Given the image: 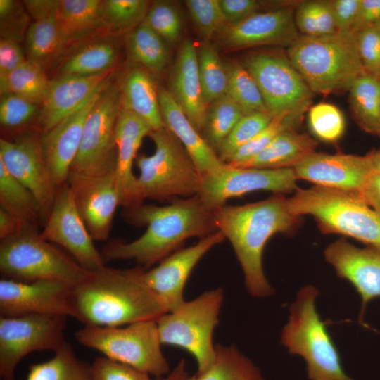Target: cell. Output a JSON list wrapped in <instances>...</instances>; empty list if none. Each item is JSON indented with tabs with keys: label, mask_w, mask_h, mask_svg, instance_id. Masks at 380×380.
<instances>
[{
	"label": "cell",
	"mask_w": 380,
	"mask_h": 380,
	"mask_svg": "<svg viewBox=\"0 0 380 380\" xmlns=\"http://www.w3.org/2000/svg\"><path fill=\"white\" fill-rule=\"evenodd\" d=\"M141 24L150 27L168 43H176L181 38L182 23L180 15L168 1L152 3Z\"/></svg>",
	"instance_id": "46"
},
{
	"label": "cell",
	"mask_w": 380,
	"mask_h": 380,
	"mask_svg": "<svg viewBox=\"0 0 380 380\" xmlns=\"http://www.w3.org/2000/svg\"><path fill=\"white\" fill-rule=\"evenodd\" d=\"M185 4L203 42H209L227 25L219 0H186Z\"/></svg>",
	"instance_id": "47"
},
{
	"label": "cell",
	"mask_w": 380,
	"mask_h": 380,
	"mask_svg": "<svg viewBox=\"0 0 380 380\" xmlns=\"http://www.w3.org/2000/svg\"><path fill=\"white\" fill-rule=\"evenodd\" d=\"M359 56L366 72L376 75L380 67V28L376 25L355 33Z\"/></svg>",
	"instance_id": "51"
},
{
	"label": "cell",
	"mask_w": 380,
	"mask_h": 380,
	"mask_svg": "<svg viewBox=\"0 0 380 380\" xmlns=\"http://www.w3.org/2000/svg\"><path fill=\"white\" fill-rule=\"evenodd\" d=\"M227 67V95L241 107L245 115L253 112L268 113L258 85L246 66L234 62Z\"/></svg>",
	"instance_id": "42"
},
{
	"label": "cell",
	"mask_w": 380,
	"mask_h": 380,
	"mask_svg": "<svg viewBox=\"0 0 380 380\" xmlns=\"http://www.w3.org/2000/svg\"><path fill=\"white\" fill-rule=\"evenodd\" d=\"M298 179L315 186L357 193L374 171L371 156L314 152L294 167Z\"/></svg>",
	"instance_id": "23"
},
{
	"label": "cell",
	"mask_w": 380,
	"mask_h": 380,
	"mask_svg": "<svg viewBox=\"0 0 380 380\" xmlns=\"http://www.w3.org/2000/svg\"><path fill=\"white\" fill-rule=\"evenodd\" d=\"M380 21V0H360L352 32L374 26Z\"/></svg>",
	"instance_id": "56"
},
{
	"label": "cell",
	"mask_w": 380,
	"mask_h": 380,
	"mask_svg": "<svg viewBox=\"0 0 380 380\" xmlns=\"http://www.w3.org/2000/svg\"><path fill=\"white\" fill-rule=\"evenodd\" d=\"M150 5L146 0H104L99 14L106 30L122 32L141 25Z\"/></svg>",
	"instance_id": "41"
},
{
	"label": "cell",
	"mask_w": 380,
	"mask_h": 380,
	"mask_svg": "<svg viewBox=\"0 0 380 380\" xmlns=\"http://www.w3.org/2000/svg\"><path fill=\"white\" fill-rule=\"evenodd\" d=\"M72 285L58 280L21 281L0 280V315L18 317L27 315L71 316Z\"/></svg>",
	"instance_id": "17"
},
{
	"label": "cell",
	"mask_w": 380,
	"mask_h": 380,
	"mask_svg": "<svg viewBox=\"0 0 380 380\" xmlns=\"http://www.w3.org/2000/svg\"><path fill=\"white\" fill-rule=\"evenodd\" d=\"M219 230L200 239L194 245L173 252L154 268L146 270L144 279L166 306L168 312L184 301V290L194 267L214 246L225 240Z\"/></svg>",
	"instance_id": "20"
},
{
	"label": "cell",
	"mask_w": 380,
	"mask_h": 380,
	"mask_svg": "<svg viewBox=\"0 0 380 380\" xmlns=\"http://www.w3.org/2000/svg\"><path fill=\"white\" fill-rule=\"evenodd\" d=\"M108 81L74 113L47 132L39 133L43 156L57 191L67 182L80 148L87 117Z\"/></svg>",
	"instance_id": "22"
},
{
	"label": "cell",
	"mask_w": 380,
	"mask_h": 380,
	"mask_svg": "<svg viewBox=\"0 0 380 380\" xmlns=\"http://www.w3.org/2000/svg\"><path fill=\"white\" fill-rule=\"evenodd\" d=\"M25 380H92L90 365L80 360L65 342L50 360L32 364Z\"/></svg>",
	"instance_id": "33"
},
{
	"label": "cell",
	"mask_w": 380,
	"mask_h": 380,
	"mask_svg": "<svg viewBox=\"0 0 380 380\" xmlns=\"http://www.w3.org/2000/svg\"><path fill=\"white\" fill-rule=\"evenodd\" d=\"M300 122V120L287 115L274 117L262 131L239 148L225 164L235 167L251 160L265 148L278 134L287 130H296Z\"/></svg>",
	"instance_id": "43"
},
{
	"label": "cell",
	"mask_w": 380,
	"mask_h": 380,
	"mask_svg": "<svg viewBox=\"0 0 380 380\" xmlns=\"http://www.w3.org/2000/svg\"><path fill=\"white\" fill-rule=\"evenodd\" d=\"M375 25L380 28V21H379Z\"/></svg>",
	"instance_id": "64"
},
{
	"label": "cell",
	"mask_w": 380,
	"mask_h": 380,
	"mask_svg": "<svg viewBox=\"0 0 380 380\" xmlns=\"http://www.w3.org/2000/svg\"><path fill=\"white\" fill-rule=\"evenodd\" d=\"M357 194L366 204L380 212V172L372 171Z\"/></svg>",
	"instance_id": "57"
},
{
	"label": "cell",
	"mask_w": 380,
	"mask_h": 380,
	"mask_svg": "<svg viewBox=\"0 0 380 380\" xmlns=\"http://www.w3.org/2000/svg\"><path fill=\"white\" fill-rule=\"evenodd\" d=\"M213 212L217 229L229 240L234 251L248 293L254 298L272 295L274 289L263 269L264 248L276 234L292 233L301 217L290 210L284 194L243 205L225 204Z\"/></svg>",
	"instance_id": "3"
},
{
	"label": "cell",
	"mask_w": 380,
	"mask_h": 380,
	"mask_svg": "<svg viewBox=\"0 0 380 380\" xmlns=\"http://www.w3.org/2000/svg\"><path fill=\"white\" fill-rule=\"evenodd\" d=\"M122 217L132 225L146 226V232L132 241H110L101 255L105 262L134 260L146 269L179 249L186 239H202L217 230L213 210L198 195L178 198L163 206L143 203L124 208Z\"/></svg>",
	"instance_id": "1"
},
{
	"label": "cell",
	"mask_w": 380,
	"mask_h": 380,
	"mask_svg": "<svg viewBox=\"0 0 380 380\" xmlns=\"http://www.w3.org/2000/svg\"><path fill=\"white\" fill-rule=\"evenodd\" d=\"M273 118L267 112H253L244 115L234 126L217 152L220 161L226 163L239 148L262 131Z\"/></svg>",
	"instance_id": "44"
},
{
	"label": "cell",
	"mask_w": 380,
	"mask_h": 380,
	"mask_svg": "<svg viewBox=\"0 0 380 380\" xmlns=\"http://www.w3.org/2000/svg\"><path fill=\"white\" fill-rule=\"evenodd\" d=\"M224 299L222 288L206 291L156 320L162 345L177 346L190 353L196 361L197 372L206 369L215 360L213 332Z\"/></svg>",
	"instance_id": "8"
},
{
	"label": "cell",
	"mask_w": 380,
	"mask_h": 380,
	"mask_svg": "<svg viewBox=\"0 0 380 380\" xmlns=\"http://www.w3.org/2000/svg\"><path fill=\"white\" fill-rule=\"evenodd\" d=\"M170 93L189 121L201 133L208 108L198 73L196 47L186 39L177 53L170 80Z\"/></svg>",
	"instance_id": "26"
},
{
	"label": "cell",
	"mask_w": 380,
	"mask_h": 380,
	"mask_svg": "<svg viewBox=\"0 0 380 380\" xmlns=\"http://www.w3.org/2000/svg\"><path fill=\"white\" fill-rule=\"evenodd\" d=\"M26 60L18 42L1 37L0 81L4 80Z\"/></svg>",
	"instance_id": "53"
},
{
	"label": "cell",
	"mask_w": 380,
	"mask_h": 380,
	"mask_svg": "<svg viewBox=\"0 0 380 380\" xmlns=\"http://www.w3.org/2000/svg\"><path fill=\"white\" fill-rule=\"evenodd\" d=\"M188 376L186 361L182 359L167 375L156 379V380H186Z\"/></svg>",
	"instance_id": "60"
},
{
	"label": "cell",
	"mask_w": 380,
	"mask_h": 380,
	"mask_svg": "<svg viewBox=\"0 0 380 380\" xmlns=\"http://www.w3.org/2000/svg\"><path fill=\"white\" fill-rule=\"evenodd\" d=\"M317 141L307 134L287 130L278 134L260 153L235 167L293 168L315 151Z\"/></svg>",
	"instance_id": "29"
},
{
	"label": "cell",
	"mask_w": 380,
	"mask_h": 380,
	"mask_svg": "<svg viewBox=\"0 0 380 380\" xmlns=\"http://www.w3.org/2000/svg\"><path fill=\"white\" fill-rule=\"evenodd\" d=\"M243 65L256 81L270 115H287L302 121L314 93L287 56L254 52L246 56Z\"/></svg>",
	"instance_id": "11"
},
{
	"label": "cell",
	"mask_w": 380,
	"mask_h": 380,
	"mask_svg": "<svg viewBox=\"0 0 380 380\" xmlns=\"http://www.w3.org/2000/svg\"><path fill=\"white\" fill-rule=\"evenodd\" d=\"M152 130L144 120L120 109L115 127L117 160L114 175L120 206L124 208L139 206L146 199L133 172V165L144 138Z\"/></svg>",
	"instance_id": "24"
},
{
	"label": "cell",
	"mask_w": 380,
	"mask_h": 380,
	"mask_svg": "<svg viewBox=\"0 0 380 380\" xmlns=\"http://www.w3.org/2000/svg\"><path fill=\"white\" fill-rule=\"evenodd\" d=\"M287 203L294 215L313 217L324 234H341L380 248V212L357 193L315 185L298 189Z\"/></svg>",
	"instance_id": "6"
},
{
	"label": "cell",
	"mask_w": 380,
	"mask_h": 380,
	"mask_svg": "<svg viewBox=\"0 0 380 380\" xmlns=\"http://www.w3.org/2000/svg\"><path fill=\"white\" fill-rule=\"evenodd\" d=\"M380 139V113H379V128H378V132L377 135Z\"/></svg>",
	"instance_id": "62"
},
{
	"label": "cell",
	"mask_w": 380,
	"mask_h": 380,
	"mask_svg": "<svg viewBox=\"0 0 380 380\" xmlns=\"http://www.w3.org/2000/svg\"><path fill=\"white\" fill-rule=\"evenodd\" d=\"M92 380H156L144 371L106 357H99L90 365Z\"/></svg>",
	"instance_id": "49"
},
{
	"label": "cell",
	"mask_w": 380,
	"mask_h": 380,
	"mask_svg": "<svg viewBox=\"0 0 380 380\" xmlns=\"http://www.w3.org/2000/svg\"><path fill=\"white\" fill-rule=\"evenodd\" d=\"M308 124L317 138L329 143L337 141L345 130L343 113L338 108L329 103H319L310 108Z\"/></svg>",
	"instance_id": "45"
},
{
	"label": "cell",
	"mask_w": 380,
	"mask_h": 380,
	"mask_svg": "<svg viewBox=\"0 0 380 380\" xmlns=\"http://www.w3.org/2000/svg\"><path fill=\"white\" fill-rule=\"evenodd\" d=\"M158 100L164 127L184 146L201 177L220 170L225 163L189 121L169 90L158 88Z\"/></svg>",
	"instance_id": "27"
},
{
	"label": "cell",
	"mask_w": 380,
	"mask_h": 380,
	"mask_svg": "<svg viewBox=\"0 0 380 380\" xmlns=\"http://www.w3.org/2000/svg\"><path fill=\"white\" fill-rule=\"evenodd\" d=\"M244 115L241 107L227 94L208 106L201 132L204 139L217 154L224 140Z\"/></svg>",
	"instance_id": "38"
},
{
	"label": "cell",
	"mask_w": 380,
	"mask_h": 380,
	"mask_svg": "<svg viewBox=\"0 0 380 380\" xmlns=\"http://www.w3.org/2000/svg\"><path fill=\"white\" fill-rule=\"evenodd\" d=\"M27 21V15L18 1L0 0L1 38L19 42L23 37Z\"/></svg>",
	"instance_id": "50"
},
{
	"label": "cell",
	"mask_w": 380,
	"mask_h": 380,
	"mask_svg": "<svg viewBox=\"0 0 380 380\" xmlns=\"http://www.w3.org/2000/svg\"><path fill=\"white\" fill-rule=\"evenodd\" d=\"M146 269L103 267L72 286V317L85 326L123 327L168 312L144 279Z\"/></svg>",
	"instance_id": "2"
},
{
	"label": "cell",
	"mask_w": 380,
	"mask_h": 380,
	"mask_svg": "<svg viewBox=\"0 0 380 380\" xmlns=\"http://www.w3.org/2000/svg\"><path fill=\"white\" fill-rule=\"evenodd\" d=\"M349 102L354 119L365 132L377 135L380 113V78L363 72L350 86Z\"/></svg>",
	"instance_id": "32"
},
{
	"label": "cell",
	"mask_w": 380,
	"mask_h": 380,
	"mask_svg": "<svg viewBox=\"0 0 380 380\" xmlns=\"http://www.w3.org/2000/svg\"><path fill=\"white\" fill-rule=\"evenodd\" d=\"M376 75L378 76L380 78V67H379V69L377 73L376 74Z\"/></svg>",
	"instance_id": "63"
},
{
	"label": "cell",
	"mask_w": 380,
	"mask_h": 380,
	"mask_svg": "<svg viewBox=\"0 0 380 380\" xmlns=\"http://www.w3.org/2000/svg\"><path fill=\"white\" fill-rule=\"evenodd\" d=\"M58 0H26L23 1L26 9L35 20L56 17Z\"/></svg>",
	"instance_id": "58"
},
{
	"label": "cell",
	"mask_w": 380,
	"mask_h": 380,
	"mask_svg": "<svg viewBox=\"0 0 380 380\" xmlns=\"http://www.w3.org/2000/svg\"><path fill=\"white\" fill-rule=\"evenodd\" d=\"M165 42L150 27L141 24L128 35L127 48L134 61L153 74H160L169 58Z\"/></svg>",
	"instance_id": "37"
},
{
	"label": "cell",
	"mask_w": 380,
	"mask_h": 380,
	"mask_svg": "<svg viewBox=\"0 0 380 380\" xmlns=\"http://www.w3.org/2000/svg\"><path fill=\"white\" fill-rule=\"evenodd\" d=\"M287 57L313 93L328 94L349 89L365 71L353 32L300 35Z\"/></svg>",
	"instance_id": "4"
},
{
	"label": "cell",
	"mask_w": 380,
	"mask_h": 380,
	"mask_svg": "<svg viewBox=\"0 0 380 380\" xmlns=\"http://www.w3.org/2000/svg\"><path fill=\"white\" fill-rule=\"evenodd\" d=\"M298 3L291 1L226 25L217 34L220 44L233 50L267 44L289 46L300 36L294 21Z\"/></svg>",
	"instance_id": "18"
},
{
	"label": "cell",
	"mask_w": 380,
	"mask_h": 380,
	"mask_svg": "<svg viewBox=\"0 0 380 380\" xmlns=\"http://www.w3.org/2000/svg\"><path fill=\"white\" fill-rule=\"evenodd\" d=\"M37 228L20 218L0 208V239H3L13 234L30 228Z\"/></svg>",
	"instance_id": "59"
},
{
	"label": "cell",
	"mask_w": 380,
	"mask_h": 380,
	"mask_svg": "<svg viewBox=\"0 0 380 380\" xmlns=\"http://www.w3.org/2000/svg\"><path fill=\"white\" fill-rule=\"evenodd\" d=\"M360 0H333L331 4L337 32H352Z\"/></svg>",
	"instance_id": "55"
},
{
	"label": "cell",
	"mask_w": 380,
	"mask_h": 380,
	"mask_svg": "<svg viewBox=\"0 0 380 380\" xmlns=\"http://www.w3.org/2000/svg\"><path fill=\"white\" fill-rule=\"evenodd\" d=\"M50 83L42 67L27 59L0 81V92L1 96L15 94L42 104Z\"/></svg>",
	"instance_id": "40"
},
{
	"label": "cell",
	"mask_w": 380,
	"mask_h": 380,
	"mask_svg": "<svg viewBox=\"0 0 380 380\" xmlns=\"http://www.w3.org/2000/svg\"><path fill=\"white\" fill-rule=\"evenodd\" d=\"M75 203L94 241H106L120 205L114 172L90 176L70 171L67 179Z\"/></svg>",
	"instance_id": "19"
},
{
	"label": "cell",
	"mask_w": 380,
	"mask_h": 380,
	"mask_svg": "<svg viewBox=\"0 0 380 380\" xmlns=\"http://www.w3.org/2000/svg\"><path fill=\"white\" fill-rule=\"evenodd\" d=\"M215 358L206 369L186 380H265L260 368L234 345H215Z\"/></svg>",
	"instance_id": "30"
},
{
	"label": "cell",
	"mask_w": 380,
	"mask_h": 380,
	"mask_svg": "<svg viewBox=\"0 0 380 380\" xmlns=\"http://www.w3.org/2000/svg\"><path fill=\"white\" fill-rule=\"evenodd\" d=\"M118 58L115 45L99 40L86 44L71 55L63 64L61 75L87 76L113 70Z\"/></svg>",
	"instance_id": "34"
},
{
	"label": "cell",
	"mask_w": 380,
	"mask_h": 380,
	"mask_svg": "<svg viewBox=\"0 0 380 380\" xmlns=\"http://www.w3.org/2000/svg\"><path fill=\"white\" fill-rule=\"evenodd\" d=\"M40 236L49 242L63 247L87 271H95L105 266V260L94 244L67 182L56 192L53 205Z\"/></svg>",
	"instance_id": "16"
},
{
	"label": "cell",
	"mask_w": 380,
	"mask_h": 380,
	"mask_svg": "<svg viewBox=\"0 0 380 380\" xmlns=\"http://www.w3.org/2000/svg\"><path fill=\"white\" fill-rule=\"evenodd\" d=\"M324 255L337 275L351 283L359 293L362 300L359 321L363 324L367 304L380 297V248H359L341 238L330 243Z\"/></svg>",
	"instance_id": "21"
},
{
	"label": "cell",
	"mask_w": 380,
	"mask_h": 380,
	"mask_svg": "<svg viewBox=\"0 0 380 380\" xmlns=\"http://www.w3.org/2000/svg\"><path fill=\"white\" fill-rule=\"evenodd\" d=\"M38 103L15 94L1 96L0 123L6 129H14L25 126L37 118Z\"/></svg>",
	"instance_id": "48"
},
{
	"label": "cell",
	"mask_w": 380,
	"mask_h": 380,
	"mask_svg": "<svg viewBox=\"0 0 380 380\" xmlns=\"http://www.w3.org/2000/svg\"><path fill=\"white\" fill-rule=\"evenodd\" d=\"M198 73L206 104L227 94L229 71L215 46L203 42L196 48Z\"/></svg>",
	"instance_id": "39"
},
{
	"label": "cell",
	"mask_w": 380,
	"mask_h": 380,
	"mask_svg": "<svg viewBox=\"0 0 380 380\" xmlns=\"http://www.w3.org/2000/svg\"><path fill=\"white\" fill-rule=\"evenodd\" d=\"M318 295L319 290L314 286L299 289L289 308L281 343L290 354L303 358L309 380H355L344 370L326 323L317 312Z\"/></svg>",
	"instance_id": "5"
},
{
	"label": "cell",
	"mask_w": 380,
	"mask_h": 380,
	"mask_svg": "<svg viewBox=\"0 0 380 380\" xmlns=\"http://www.w3.org/2000/svg\"><path fill=\"white\" fill-rule=\"evenodd\" d=\"M82 345L102 353L155 378L170 372L162 350L156 320H146L123 327L84 326L75 334Z\"/></svg>",
	"instance_id": "10"
},
{
	"label": "cell",
	"mask_w": 380,
	"mask_h": 380,
	"mask_svg": "<svg viewBox=\"0 0 380 380\" xmlns=\"http://www.w3.org/2000/svg\"><path fill=\"white\" fill-rule=\"evenodd\" d=\"M0 162L35 196L44 225L53 205L57 190L43 156L39 132L25 131L13 140L1 138Z\"/></svg>",
	"instance_id": "15"
},
{
	"label": "cell",
	"mask_w": 380,
	"mask_h": 380,
	"mask_svg": "<svg viewBox=\"0 0 380 380\" xmlns=\"http://www.w3.org/2000/svg\"><path fill=\"white\" fill-rule=\"evenodd\" d=\"M120 109V87L110 80L87 117L80 148L70 171L90 176L115 171V127Z\"/></svg>",
	"instance_id": "12"
},
{
	"label": "cell",
	"mask_w": 380,
	"mask_h": 380,
	"mask_svg": "<svg viewBox=\"0 0 380 380\" xmlns=\"http://www.w3.org/2000/svg\"><path fill=\"white\" fill-rule=\"evenodd\" d=\"M227 25H235L261 11L267 4L257 0H219Z\"/></svg>",
	"instance_id": "52"
},
{
	"label": "cell",
	"mask_w": 380,
	"mask_h": 380,
	"mask_svg": "<svg viewBox=\"0 0 380 380\" xmlns=\"http://www.w3.org/2000/svg\"><path fill=\"white\" fill-rule=\"evenodd\" d=\"M293 168H242L227 164L218 171L202 177L198 196L211 210L226 204L232 198L256 191L284 194L296 191Z\"/></svg>",
	"instance_id": "14"
},
{
	"label": "cell",
	"mask_w": 380,
	"mask_h": 380,
	"mask_svg": "<svg viewBox=\"0 0 380 380\" xmlns=\"http://www.w3.org/2000/svg\"><path fill=\"white\" fill-rule=\"evenodd\" d=\"M121 89V108L144 120L157 130L164 127L157 88L150 72L142 66L131 68L125 77Z\"/></svg>",
	"instance_id": "28"
},
{
	"label": "cell",
	"mask_w": 380,
	"mask_h": 380,
	"mask_svg": "<svg viewBox=\"0 0 380 380\" xmlns=\"http://www.w3.org/2000/svg\"><path fill=\"white\" fill-rule=\"evenodd\" d=\"M0 271L7 279L58 280L72 286L90 272L42 239L34 227L1 239Z\"/></svg>",
	"instance_id": "9"
},
{
	"label": "cell",
	"mask_w": 380,
	"mask_h": 380,
	"mask_svg": "<svg viewBox=\"0 0 380 380\" xmlns=\"http://www.w3.org/2000/svg\"><path fill=\"white\" fill-rule=\"evenodd\" d=\"M0 208L24 222L38 227L41 213L33 194L12 176L0 162Z\"/></svg>",
	"instance_id": "36"
},
{
	"label": "cell",
	"mask_w": 380,
	"mask_h": 380,
	"mask_svg": "<svg viewBox=\"0 0 380 380\" xmlns=\"http://www.w3.org/2000/svg\"><path fill=\"white\" fill-rule=\"evenodd\" d=\"M112 70L87 76L60 75L51 80L37 118V130L39 133L47 132L74 113L110 80Z\"/></svg>",
	"instance_id": "25"
},
{
	"label": "cell",
	"mask_w": 380,
	"mask_h": 380,
	"mask_svg": "<svg viewBox=\"0 0 380 380\" xmlns=\"http://www.w3.org/2000/svg\"><path fill=\"white\" fill-rule=\"evenodd\" d=\"M66 316L27 315L0 317V376L14 380L18 362L36 350L59 349L66 341Z\"/></svg>",
	"instance_id": "13"
},
{
	"label": "cell",
	"mask_w": 380,
	"mask_h": 380,
	"mask_svg": "<svg viewBox=\"0 0 380 380\" xmlns=\"http://www.w3.org/2000/svg\"><path fill=\"white\" fill-rule=\"evenodd\" d=\"M294 21L302 35L319 36L315 0L298 2L295 8Z\"/></svg>",
	"instance_id": "54"
},
{
	"label": "cell",
	"mask_w": 380,
	"mask_h": 380,
	"mask_svg": "<svg viewBox=\"0 0 380 380\" xmlns=\"http://www.w3.org/2000/svg\"><path fill=\"white\" fill-rule=\"evenodd\" d=\"M99 0H60L56 19L68 44L96 30H106L99 14Z\"/></svg>",
	"instance_id": "31"
},
{
	"label": "cell",
	"mask_w": 380,
	"mask_h": 380,
	"mask_svg": "<svg viewBox=\"0 0 380 380\" xmlns=\"http://www.w3.org/2000/svg\"><path fill=\"white\" fill-rule=\"evenodd\" d=\"M148 136L154 153L137 155L135 160L145 198L163 201L198 195L202 177L178 139L165 127L152 130Z\"/></svg>",
	"instance_id": "7"
},
{
	"label": "cell",
	"mask_w": 380,
	"mask_h": 380,
	"mask_svg": "<svg viewBox=\"0 0 380 380\" xmlns=\"http://www.w3.org/2000/svg\"><path fill=\"white\" fill-rule=\"evenodd\" d=\"M369 153L371 156L373 170L380 172V150L372 151Z\"/></svg>",
	"instance_id": "61"
},
{
	"label": "cell",
	"mask_w": 380,
	"mask_h": 380,
	"mask_svg": "<svg viewBox=\"0 0 380 380\" xmlns=\"http://www.w3.org/2000/svg\"><path fill=\"white\" fill-rule=\"evenodd\" d=\"M25 37L28 60L42 67L68 46L56 17L34 20L27 28Z\"/></svg>",
	"instance_id": "35"
}]
</instances>
